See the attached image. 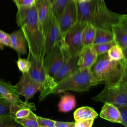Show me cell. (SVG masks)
I'll use <instances>...</instances> for the list:
<instances>
[{
	"instance_id": "cell-5",
	"label": "cell",
	"mask_w": 127,
	"mask_h": 127,
	"mask_svg": "<svg viewBox=\"0 0 127 127\" xmlns=\"http://www.w3.org/2000/svg\"><path fill=\"white\" fill-rule=\"evenodd\" d=\"M29 56L31 62V67L28 73L31 77L41 84L39 99V101H41L51 94V92L57 83L53 78L48 73L44 66L43 61L32 55H29Z\"/></svg>"
},
{
	"instance_id": "cell-23",
	"label": "cell",
	"mask_w": 127,
	"mask_h": 127,
	"mask_svg": "<svg viewBox=\"0 0 127 127\" xmlns=\"http://www.w3.org/2000/svg\"><path fill=\"white\" fill-rule=\"evenodd\" d=\"M96 30V27L87 22L83 33L82 44L83 46L93 45L95 37Z\"/></svg>"
},
{
	"instance_id": "cell-36",
	"label": "cell",
	"mask_w": 127,
	"mask_h": 127,
	"mask_svg": "<svg viewBox=\"0 0 127 127\" xmlns=\"http://www.w3.org/2000/svg\"><path fill=\"white\" fill-rule=\"evenodd\" d=\"M55 127H75V122H67L56 121Z\"/></svg>"
},
{
	"instance_id": "cell-28",
	"label": "cell",
	"mask_w": 127,
	"mask_h": 127,
	"mask_svg": "<svg viewBox=\"0 0 127 127\" xmlns=\"http://www.w3.org/2000/svg\"><path fill=\"white\" fill-rule=\"evenodd\" d=\"M116 44V43L115 42V41H113L111 42H109L107 43L93 45V46L97 55L99 57L102 55L107 53L108 51L109 50V49Z\"/></svg>"
},
{
	"instance_id": "cell-25",
	"label": "cell",
	"mask_w": 127,
	"mask_h": 127,
	"mask_svg": "<svg viewBox=\"0 0 127 127\" xmlns=\"http://www.w3.org/2000/svg\"><path fill=\"white\" fill-rule=\"evenodd\" d=\"M109 58L113 61H121L124 59L123 48L118 44L113 46L107 53Z\"/></svg>"
},
{
	"instance_id": "cell-26",
	"label": "cell",
	"mask_w": 127,
	"mask_h": 127,
	"mask_svg": "<svg viewBox=\"0 0 127 127\" xmlns=\"http://www.w3.org/2000/svg\"><path fill=\"white\" fill-rule=\"evenodd\" d=\"M36 114L31 111L29 116L24 118L15 119L22 127H38Z\"/></svg>"
},
{
	"instance_id": "cell-35",
	"label": "cell",
	"mask_w": 127,
	"mask_h": 127,
	"mask_svg": "<svg viewBox=\"0 0 127 127\" xmlns=\"http://www.w3.org/2000/svg\"><path fill=\"white\" fill-rule=\"evenodd\" d=\"M121 114L123 125L127 127V105L118 108Z\"/></svg>"
},
{
	"instance_id": "cell-21",
	"label": "cell",
	"mask_w": 127,
	"mask_h": 127,
	"mask_svg": "<svg viewBox=\"0 0 127 127\" xmlns=\"http://www.w3.org/2000/svg\"><path fill=\"white\" fill-rule=\"evenodd\" d=\"M35 5L37 9L39 20L42 28L43 23L50 10L51 4L50 0H35Z\"/></svg>"
},
{
	"instance_id": "cell-7",
	"label": "cell",
	"mask_w": 127,
	"mask_h": 127,
	"mask_svg": "<svg viewBox=\"0 0 127 127\" xmlns=\"http://www.w3.org/2000/svg\"><path fill=\"white\" fill-rule=\"evenodd\" d=\"M92 99L94 101L111 103L118 108L126 106L127 105V83L121 80L113 86L105 85L104 89Z\"/></svg>"
},
{
	"instance_id": "cell-6",
	"label": "cell",
	"mask_w": 127,
	"mask_h": 127,
	"mask_svg": "<svg viewBox=\"0 0 127 127\" xmlns=\"http://www.w3.org/2000/svg\"><path fill=\"white\" fill-rule=\"evenodd\" d=\"M71 56L61 39L45 55L43 64L48 73L53 77Z\"/></svg>"
},
{
	"instance_id": "cell-11",
	"label": "cell",
	"mask_w": 127,
	"mask_h": 127,
	"mask_svg": "<svg viewBox=\"0 0 127 127\" xmlns=\"http://www.w3.org/2000/svg\"><path fill=\"white\" fill-rule=\"evenodd\" d=\"M15 86L20 95L23 96L25 101H28L33 97L41 88L40 83L31 77L28 72L22 73L19 81Z\"/></svg>"
},
{
	"instance_id": "cell-24",
	"label": "cell",
	"mask_w": 127,
	"mask_h": 127,
	"mask_svg": "<svg viewBox=\"0 0 127 127\" xmlns=\"http://www.w3.org/2000/svg\"><path fill=\"white\" fill-rule=\"evenodd\" d=\"M70 0H55L51 5V12L58 18Z\"/></svg>"
},
{
	"instance_id": "cell-29",
	"label": "cell",
	"mask_w": 127,
	"mask_h": 127,
	"mask_svg": "<svg viewBox=\"0 0 127 127\" xmlns=\"http://www.w3.org/2000/svg\"><path fill=\"white\" fill-rule=\"evenodd\" d=\"M16 63L19 70L22 73L29 72L31 67V62L29 59H23L19 57Z\"/></svg>"
},
{
	"instance_id": "cell-9",
	"label": "cell",
	"mask_w": 127,
	"mask_h": 127,
	"mask_svg": "<svg viewBox=\"0 0 127 127\" xmlns=\"http://www.w3.org/2000/svg\"><path fill=\"white\" fill-rule=\"evenodd\" d=\"M42 30L45 37L46 54L62 36L58 19L50 10L43 23Z\"/></svg>"
},
{
	"instance_id": "cell-8",
	"label": "cell",
	"mask_w": 127,
	"mask_h": 127,
	"mask_svg": "<svg viewBox=\"0 0 127 127\" xmlns=\"http://www.w3.org/2000/svg\"><path fill=\"white\" fill-rule=\"evenodd\" d=\"M87 24L86 21H78L62 35L61 40L72 56L78 54L83 46V33Z\"/></svg>"
},
{
	"instance_id": "cell-34",
	"label": "cell",
	"mask_w": 127,
	"mask_h": 127,
	"mask_svg": "<svg viewBox=\"0 0 127 127\" xmlns=\"http://www.w3.org/2000/svg\"><path fill=\"white\" fill-rule=\"evenodd\" d=\"M95 119H88L81 121L75 122V127H91Z\"/></svg>"
},
{
	"instance_id": "cell-30",
	"label": "cell",
	"mask_w": 127,
	"mask_h": 127,
	"mask_svg": "<svg viewBox=\"0 0 127 127\" xmlns=\"http://www.w3.org/2000/svg\"><path fill=\"white\" fill-rule=\"evenodd\" d=\"M10 103L0 96V119L4 116L10 115Z\"/></svg>"
},
{
	"instance_id": "cell-32",
	"label": "cell",
	"mask_w": 127,
	"mask_h": 127,
	"mask_svg": "<svg viewBox=\"0 0 127 127\" xmlns=\"http://www.w3.org/2000/svg\"><path fill=\"white\" fill-rule=\"evenodd\" d=\"M38 127H55L56 121L36 115Z\"/></svg>"
},
{
	"instance_id": "cell-39",
	"label": "cell",
	"mask_w": 127,
	"mask_h": 127,
	"mask_svg": "<svg viewBox=\"0 0 127 127\" xmlns=\"http://www.w3.org/2000/svg\"><path fill=\"white\" fill-rule=\"evenodd\" d=\"M55 0H50V2H51V4H52L54 2V1H55Z\"/></svg>"
},
{
	"instance_id": "cell-42",
	"label": "cell",
	"mask_w": 127,
	"mask_h": 127,
	"mask_svg": "<svg viewBox=\"0 0 127 127\" xmlns=\"http://www.w3.org/2000/svg\"><path fill=\"white\" fill-rule=\"evenodd\" d=\"M101 1H103V2H105V1H104V0H101Z\"/></svg>"
},
{
	"instance_id": "cell-33",
	"label": "cell",
	"mask_w": 127,
	"mask_h": 127,
	"mask_svg": "<svg viewBox=\"0 0 127 127\" xmlns=\"http://www.w3.org/2000/svg\"><path fill=\"white\" fill-rule=\"evenodd\" d=\"M17 8L29 7L35 4V0H13Z\"/></svg>"
},
{
	"instance_id": "cell-1",
	"label": "cell",
	"mask_w": 127,
	"mask_h": 127,
	"mask_svg": "<svg viewBox=\"0 0 127 127\" xmlns=\"http://www.w3.org/2000/svg\"><path fill=\"white\" fill-rule=\"evenodd\" d=\"M17 9L16 23L26 39L29 55L44 61L46 55L45 37L35 5Z\"/></svg>"
},
{
	"instance_id": "cell-15",
	"label": "cell",
	"mask_w": 127,
	"mask_h": 127,
	"mask_svg": "<svg viewBox=\"0 0 127 127\" xmlns=\"http://www.w3.org/2000/svg\"><path fill=\"white\" fill-rule=\"evenodd\" d=\"M11 47L17 53L18 58L27 53L28 44L24 33L21 29L10 34Z\"/></svg>"
},
{
	"instance_id": "cell-2",
	"label": "cell",
	"mask_w": 127,
	"mask_h": 127,
	"mask_svg": "<svg viewBox=\"0 0 127 127\" xmlns=\"http://www.w3.org/2000/svg\"><path fill=\"white\" fill-rule=\"evenodd\" d=\"M78 21L87 22L95 27L112 31V26L117 23L121 14L107 8L101 0L80 1L77 2Z\"/></svg>"
},
{
	"instance_id": "cell-17",
	"label": "cell",
	"mask_w": 127,
	"mask_h": 127,
	"mask_svg": "<svg viewBox=\"0 0 127 127\" xmlns=\"http://www.w3.org/2000/svg\"><path fill=\"white\" fill-rule=\"evenodd\" d=\"M99 116L111 123L122 124V122L121 114L118 107L111 103H105Z\"/></svg>"
},
{
	"instance_id": "cell-16",
	"label": "cell",
	"mask_w": 127,
	"mask_h": 127,
	"mask_svg": "<svg viewBox=\"0 0 127 127\" xmlns=\"http://www.w3.org/2000/svg\"><path fill=\"white\" fill-rule=\"evenodd\" d=\"M78 54L71 56L70 58L59 69L53 77L54 81L57 82L67 76L78 67Z\"/></svg>"
},
{
	"instance_id": "cell-31",
	"label": "cell",
	"mask_w": 127,
	"mask_h": 127,
	"mask_svg": "<svg viewBox=\"0 0 127 127\" xmlns=\"http://www.w3.org/2000/svg\"><path fill=\"white\" fill-rule=\"evenodd\" d=\"M4 46L11 47L10 34L0 30V49H3Z\"/></svg>"
},
{
	"instance_id": "cell-13",
	"label": "cell",
	"mask_w": 127,
	"mask_h": 127,
	"mask_svg": "<svg viewBox=\"0 0 127 127\" xmlns=\"http://www.w3.org/2000/svg\"><path fill=\"white\" fill-rule=\"evenodd\" d=\"M98 58L93 45L83 46L78 54V67L91 68Z\"/></svg>"
},
{
	"instance_id": "cell-12",
	"label": "cell",
	"mask_w": 127,
	"mask_h": 127,
	"mask_svg": "<svg viewBox=\"0 0 127 127\" xmlns=\"http://www.w3.org/2000/svg\"><path fill=\"white\" fill-rule=\"evenodd\" d=\"M114 41L123 49L127 47V14H121L117 23L112 27Z\"/></svg>"
},
{
	"instance_id": "cell-4",
	"label": "cell",
	"mask_w": 127,
	"mask_h": 127,
	"mask_svg": "<svg viewBox=\"0 0 127 127\" xmlns=\"http://www.w3.org/2000/svg\"><path fill=\"white\" fill-rule=\"evenodd\" d=\"M124 66V59L116 61L111 60L107 53L100 56L91 67L95 77L106 85L113 86L122 80Z\"/></svg>"
},
{
	"instance_id": "cell-41",
	"label": "cell",
	"mask_w": 127,
	"mask_h": 127,
	"mask_svg": "<svg viewBox=\"0 0 127 127\" xmlns=\"http://www.w3.org/2000/svg\"><path fill=\"white\" fill-rule=\"evenodd\" d=\"M90 0H82L81 1H90Z\"/></svg>"
},
{
	"instance_id": "cell-27",
	"label": "cell",
	"mask_w": 127,
	"mask_h": 127,
	"mask_svg": "<svg viewBox=\"0 0 127 127\" xmlns=\"http://www.w3.org/2000/svg\"><path fill=\"white\" fill-rule=\"evenodd\" d=\"M22 127L12 115L4 116L0 119V127Z\"/></svg>"
},
{
	"instance_id": "cell-10",
	"label": "cell",
	"mask_w": 127,
	"mask_h": 127,
	"mask_svg": "<svg viewBox=\"0 0 127 127\" xmlns=\"http://www.w3.org/2000/svg\"><path fill=\"white\" fill-rule=\"evenodd\" d=\"M57 19L62 36L78 22L77 2L70 0Z\"/></svg>"
},
{
	"instance_id": "cell-18",
	"label": "cell",
	"mask_w": 127,
	"mask_h": 127,
	"mask_svg": "<svg viewBox=\"0 0 127 127\" xmlns=\"http://www.w3.org/2000/svg\"><path fill=\"white\" fill-rule=\"evenodd\" d=\"M20 94L15 86L3 79H0V96L4 98L10 103L19 100Z\"/></svg>"
},
{
	"instance_id": "cell-22",
	"label": "cell",
	"mask_w": 127,
	"mask_h": 127,
	"mask_svg": "<svg viewBox=\"0 0 127 127\" xmlns=\"http://www.w3.org/2000/svg\"><path fill=\"white\" fill-rule=\"evenodd\" d=\"M114 41V36L112 31L96 28V34L93 45L107 43Z\"/></svg>"
},
{
	"instance_id": "cell-38",
	"label": "cell",
	"mask_w": 127,
	"mask_h": 127,
	"mask_svg": "<svg viewBox=\"0 0 127 127\" xmlns=\"http://www.w3.org/2000/svg\"><path fill=\"white\" fill-rule=\"evenodd\" d=\"M123 53H124V60L127 63V47L123 48Z\"/></svg>"
},
{
	"instance_id": "cell-3",
	"label": "cell",
	"mask_w": 127,
	"mask_h": 127,
	"mask_svg": "<svg viewBox=\"0 0 127 127\" xmlns=\"http://www.w3.org/2000/svg\"><path fill=\"white\" fill-rule=\"evenodd\" d=\"M102 83L95 77L91 68H78L67 76L57 82L51 94L56 95L67 91H87L91 87Z\"/></svg>"
},
{
	"instance_id": "cell-19",
	"label": "cell",
	"mask_w": 127,
	"mask_h": 127,
	"mask_svg": "<svg viewBox=\"0 0 127 127\" xmlns=\"http://www.w3.org/2000/svg\"><path fill=\"white\" fill-rule=\"evenodd\" d=\"M76 105V102L75 96L67 93L61 97L58 107L60 112L67 113L74 109Z\"/></svg>"
},
{
	"instance_id": "cell-40",
	"label": "cell",
	"mask_w": 127,
	"mask_h": 127,
	"mask_svg": "<svg viewBox=\"0 0 127 127\" xmlns=\"http://www.w3.org/2000/svg\"><path fill=\"white\" fill-rule=\"evenodd\" d=\"M75 1H76L77 2H79V1H81L82 0H74Z\"/></svg>"
},
{
	"instance_id": "cell-37",
	"label": "cell",
	"mask_w": 127,
	"mask_h": 127,
	"mask_svg": "<svg viewBox=\"0 0 127 127\" xmlns=\"http://www.w3.org/2000/svg\"><path fill=\"white\" fill-rule=\"evenodd\" d=\"M124 70L123 73L122 77V81L127 83V63L124 60Z\"/></svg>"
},
{
	"instance_id": "cell-20",
	"label": "cell",
	"mask_w": 127,
	"mask_h": 127,
	"mask_svg": "<svg viewBox=\"0 0 127 127\" xmlns=\"http://www.w3.org/2000/svg\"><path fill=\"white\" fill-rule=\"evenodd\" d=\"M98 116L95 110L89 106H83L77 109L73 113V117L75 122L88 119H95Z\"/></svg>"
},
{
	"instance_id": "cell-14",
	"label": "cell",
	"mask_w": 127,
	"mask_h": 127,
	"mask_svg": "<svg viewBox=\"0 0 127 127\" xmlns=\"http://www.w3.org/2000/svg\"><path fill=\"white\" fill-rule=\"evenodd\" d=\"M36 107L34 103L28 101H22L20 99L11 103L10 105V114L15 119H21L27 117L31 111L36 110Z\"/></svg>"
}]
</instances>
